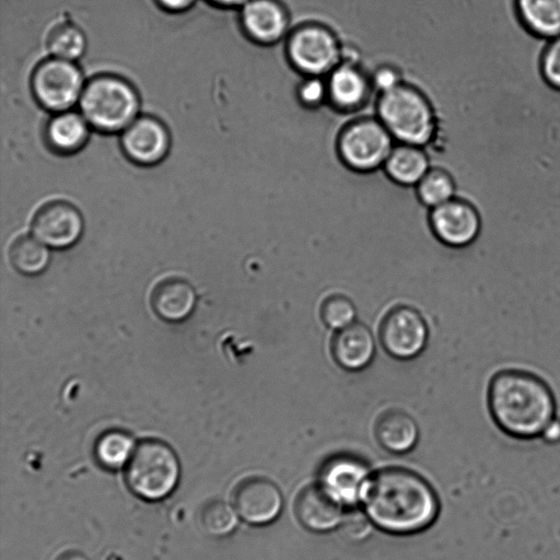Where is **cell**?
Instances as JSON below:
<instances>
[{"instance_id": "obj_32", "label": "cell", "mask_w": 560, "mask_h": 560, "mask_svg": "<svg viewBox=\"0 0 560 560\" xmlns=\"http://www.w3.org/2000/svg\"><path fill=\"white\" fill-rule=\"evenodd\" d=\"M541 71L546 81L560 90V37L551 39L541 59Z\"/></svg>"}, {"instance_id": "obj_36", "label": "cell", "mask_w": 560, "mask_h": 560, "mask_svg": "<svg viewBox=\"0 0 560 560\" xmlns=\"http://www.w3.org/2000/svg\"><path fill=\"white\" fill-rule=\"evenodd\" d=\"M57 560H89L88 557L77 550H69L60 555Z\"/></svg>"}, {"instance_id": "obj_9", "label": "cell", "mask_w": 560, "mask_h": 560, "mask_svg": "<svg viewBox=\"0 0 560 560\" xmlns=\"http://www.w3.org/2000/svg\"><path fill=\"white\" fill-rule=\"evenodd\" d=\"M380 339L394 358L408 360L422 352L428 340V327L421 314L410 306H396L383 318Z\"/></svg>"}, {"instance_id": "obj_37", "label": "cell", "mask_w": 560, "mask_h": 560, "mask_svg": "<svg viewBox=\"0 0 560 560\" xmlns=\"http://www.w3.org/2000/svg\"><path fill=\"white\" fill-rule=\"evenodd\" d=\"M213 3H217L222 7L228 8H241L243 4H245L248 0H211Z\"/></svg>"}, {"instance_id": "obj_13", "label": "cell", "mask_w": 560, "mask_h": 560, "mask_svg": "<svg viewBox=\"0 0 560 560\" xmlns=\"http://www.w3.org/2000/svg\"><path fill=\"white\" fill-rule=\"evenodd\" d=\"M233 503L244 521L253 525H266L280 515L283 499L272 481L262 477H252L236 486Z\"/></svg>"}, {"instance_id": "obj_23", "label": "cell", "mask_w": 560, "mask_h": 560, "mask_svg": "<svg viewBox=\"0 0 560 560\" xmlns=\"http://www.w3.org/2000/svg\"><path fill=\"white\" fill-rule=\"evenodd\" d=\"M523 24L535 35L551 40L560 37V0H514Z\"/></svg>"}, {"instance_id": "obj_28", "label": "cell", "mask_w": 560, "mask_h": 560, "mask_svg": "<svg viewBox=\"0 0 560 560\" xmlns=\"http://www.w3.org/2000/svg\"><path fill=\"white\" fill-rule=\"evenodd\" d=\"M200 523L208 534L224 536L236 527L237 517L229 503L222 500H211L201 509Z\"/></svg>"}, {"instance_id": "obj_24", "label": "cell", "mask_w": 560, "mask_h": 560, "mask_svg": "<svg viewBox=\"0 0 560 560\" xmlns=\"http://www.w3.org/2000/svg\"><path fill=\"white\" fill-rule=\"evenodd\" d=\"M135 448L133 439L129 433L108 430L97 438L94 456L100 466L115 470L128 464Z\"/></svg>"}, {"instance_id": "obj_31", "label": "cell", "mask_w": 560, "mask_h": 560, "mask_svg": "<svg viewBox=\"0 0 560 560\" xmlns=\"http://www.w3.org/2000/svg\"><path fill=\"white\" fill-rule=\"evenodd\" d=\"M340 530L347 539L360 541L368 537L371 532L370 517L362 511L352 509L343 514Z\"/></svg>"}, {"instance_id": "obj_33", "label": "cell", "mask_w": 560, "mask_h": 560, "mask_svg": "<svg viewBox=\"0 0 560 560\" xmlns=\"http://www.w3.org/2000/svg\"><path fill=\"white\" fill-rule=\"evenodd\" d=\"M373 89L380 94L402 83L399 72L390 66H382L371 75Z\"/></svg>"}, {"instance_id": "obj_7", "label": "cell", "mask_w": 560, "mask_h": 560, "mask_svg": "<svg viewBox=\"0 0 560 560\" xmlns=\"http://www.w3.org/2000/svg\"><path fill=\"white\" fill-rule=\"evenodd\" d=\"M396 141L375 117L355 119L337 138L340 161L350 170L369 173L383 165Z\"/></svg>"}, {"instance_id": "obj_10", "label": "cell", "mask_w": 560, "mask_h": 560, "mask_svg": "<svg viewBox=\"0 0 560 560\" xmlns=\"http://www.w3.org/2000/svg\"><path fill=\"white\" fill-rule=\"evenodd\" d=\"M429 222L436 238L451 247L470 245L482 230L479 211L459 197L431 209Z\"/></svg>"}, {"instance_id": "obj_26", "label": "cell", "mask_w": 560, "mask_h": 560, "mask_svg": "<svg viewBox=\"0 0 560 560\" xmlns=\"http://www.w3.org/2000/svg\"><path fill=\"white\" fill-rule=\"evenodd\" d=\"M12 266L23 275L43 272L49 264V250L44 243L32 236L18 237L10 247Z\"/></svg>"}, {"instance_id": "obj_1", "label": "cell", "mask_w": 560, "mask_h": 560, "mask_svg": "<svg viewBox=\"0 0 560 560\" xmlns=\"http://www.w3.org/2000/svg\"><path fill=\"white\" fill-rule=\"evenodd\" d=\"M362 501L370 520L393 534H412L429 527L439 502L431 486L418 474L399 467L370 477Z\"/></svg>"}, {"instance_id": "obj_20", "label": "cell", "mask_w": 560, "mask_h": 560, "mask_svg": "<svg viewBox=\"0 0 560 560\" xmlns=\"http://www.w3.org/2000/svg\"><path fill=\"white\" fill-rule=\"evenodd\" d=\"M430 168V160L423 147L398 142L383 165L386 176L404 187H415Z\"/></svg>"}, {"instance_id": "obj_25", "label": "cell", "mask_w": 560, "mask_h": 560, "mask_svg": "<svg viewBox=\"0 0 560 560\" xmlns=\"http://www.w3.org/2000/svg\"><path fill=\"white\" fill-rule=\"evenodd\" d=\"M415 188L420 202L430 209L457 197V184L453 174L441 167H431Z\"/></svg>"}, {"instance_id": "obj_3", "label": "cell", "mask_w": 560, "mask_h": 560, "mask_svg": "<svg viewBox=\"0 0 560 560\" xmlns=\"http://www.w3.org/2000/svg\"><path fill=\"white\" fill-rule=\"evenodd\" d=\"M376 118L398 143L424 148L436 132L438 119L431 102L405 82L378 94Z\"/></svg>"}, {"instance_id": "obj_4", "label": "cell", "mask_w": 560, "mask_h": 560, "mask_svg": "<svg viewBox=\"0 0 560 560\" xmlns=\"http://www.w3.org/2000/svg\"><path fill=\"white\" fill-rule=\"evenodd\" d=\"M80 110L89 125L103 132L122 131L138 116L139 96L125 79L102 74L83 88Z\"/></svg>"}, {"instance_id": "obj_17", "label": "cell", "mask_w": 560, "mask_h": 560, "mask_svg": "<svg viewBox=\"0 0 560 560\" xmlns=\"http://www.w3.org/2000/svg\"><path fill=\"white\" fill-rule=\"evenodd\" d=\"M300 523L306 528L324 533L340 525L342 504L319 483L303 488L294 505Z\"/></svg>"}, {"instance_id": "obj_22", "label": "cell", "mask_w": 560, "mask_h": 560, "mask_svg": "<svg viewBox=\"0 0 560 560\" xmlns=\"http://www.w3.org/2000/svg\"><path fill=\"white\" fill-rule=\"evenodd\" d=\"M375 438L388 452L402 454L411 451L419 438V429L411 416L401 410L383 413L375 423Z\"/></svg>"}, {"instance_id": "obj_18", "label": "cell", "mask_w": 560, "mask_h": 560, "mask_svg": "<svg viewBox=\"0 0 560 560\" xmlns=\"http://www.w3.org/2000/svg\"><path fill=\"white\" fill-rule=\"evenodd\" d=\"M331 352L342 369L351 372L361 371L374 358V338L364 324L354 322L336 332L331 341Z\"/></svg>"}, {"instance_id": "obj_29", "label": "cell", "mask_w": 560, "mask_h": 560, "mask_svg": "<svg viewBox=\"0 0 560 560\" xmlns=\"http://www.w3.org/2000/svg\"><path fill=\"white\" fill-rule=\"evenodd\" d=\"M320 317L327 327L338 331L355 322L357 310L347 296L332 294L323 302Z\"/></svg>"}, {"instance_id": "obj_8", "label": "cell", "mask_w": 560, "mask_h": 560, "mask_svg": "<svg viewBox=\"0 0 560 560\" xmlns=\"http://www.w3.org/2000/svg\"><path fill=\"white\" fill-rule=\"evenodd\" d=\"M83 77L73 61L52 57L42 61L32 77L36 101L56 113L69 110L80 101Z\"/></svg>"}, {"instance_id": "obj_14", "label": "cell", "mask_w": 560, "mask_h": 560, "mask_svg": "<svg viewBox=\"0 0 560 560\" xmlns=\"http://www.w3.org/2000/svg\"><path fill=\"white\" fill-rule=\"evenodd\" d=\"M171 138L165 125L152 116L137 117L121 135L124 153L140 165H153L167 154Z\"/></svg>"}, {"instance_id": "obj_30", "label": "cell", "mask_w": 560, "mask_h": 560, "mask_svg": "<svg viewBox=\"0 0 560 560\" xmlns=\"http://www.w3.org/2000/svg\"><path fill=\"white\" fill-rule=\"evenodd\" d=\"M296 97L307 109H315L328 103L326 77L306 75L298 84Z\"/></svg>"}, {"instance_id": "obj_34", "label": "cell", "mask_w": 560, "mask_h": 560, "mask_svg": "<svg viewBox=\"0 0 560 560\" xmlns=\"http://www.w3.org/2000/svg\"><path fill=\"white\" fill-rule=\"evenodd\" d=\"M542 439L548 443L560 442V419L555 418L541 433Z\"/></svg>"}, {"instance_id": "obj_35", "label": "cell", "mask_w": 560, "mask_h": 560, "mask_svg": "<svg viewBox=\"0 0 560 560\" xmlns=\"http://www.w3.org/2000/svg\"><path fill=\"white\" fill-rule=\"evenodd\" d=\"M159 3L171 11H182L191 5L194 0H158Z\"/></svg>"}, {"instance_id": "obj_12", "label": "cell", "mask_w": 560, "mask_h": 560, "mask_svg": "<svg viewBox=\"0 0 560 560\" xmlns=\"http://www.w3.org/2000/svg\"><path fill=\"white\" fill-rule=\"evenodd\" d=\"M240 22L254 43L272 46L288 37L290 13L281 0H248L241 7Z\"/></svg>"}, {"instance_id": "obj_5", "label": "cell", "mask_w": 560, "mask_h": 560, "mask_svg": "<svg viewBox=\"0 0 560 560\" xmlns=\"http://www.w3.org/2000/svg\"><path fill=\"white\" fill-rule=\"evenodd\" d=\"M180 465L175 451L165 442L154 439L141 441L129 459L125 480L128 488L147 501L168 497L176 488Z\"/></svg>"}, {"instance_id": "obj_2", "label": "cell", "mask_w": 560, "mask_h": 560, "mask_svg": "<svg viewBox=\"0 0 560 560\" xmlns=\"http://www.w3.org/2000/svg\"><path fill=\"white\" fill-rule=\"evenodd\" d=\"M488 407L494 423L518 439L541 435L556 418L552 390L537 375L504 370L495 373L488 388Z\"/></svg>"}, {"instance_id": "obj_19", "label": "cell", "mask_w": 560, "mask_h": 560, "mask_svg": "<svg viewBox=\"0 0 560 560\" xmlns=\"http://www.w3.org/2000/svg\"><path fill=\"white\" fill-rule=\"evenodd\" d=\"M151 305L162 319L171 323L182 322L192 313L196 306V293L185 280L165 279L153 289Z\"/></svg>"}, {"instance_id": "obj_6", "label": "cell", "mask_w": 560, "mask_h": 560, "mask_svg": "<svg viewBox=\"0 0 560 560\" xmlns=\"http://www.w3.org/2000/svg\"><path fill=\"white\" fill-rule=\"evenodd\" d=\"M285 40L288 60L303 77H326L345 57L338 37L320 23H303Z\"/></svg>"}, {"instance_id": "obj_27", "label": "cell", "mask_w": 560, "mask_h": 560, "mask_svg": "<svg viewBox=\"0 0 560 560\" xmlns=\"http://www.w3.org/2000/svg\"><path fill=\"white\" fill-rule=\"evenodd\" d=\"M47 47L52 57L74 61L80 58L86 47L85 36L72 24H60L47 36Z\"/></svg>"}, {"instance_id": "obj_15", "label": "cell", "mask_w": 560, "mask_h": 560, "mask_svg": "<svg viewBox=\"0 0 560 560\" xmlns=\"http://www.w3.org/2000/svg\"><path fill=\"white\" fill-rule=\"evenodd\" d=\"M365 463L352 455H336L327 459L319 471V485L343 504L362 499L370 479Z\"/></svg>"}, {"instance_id": "obj_16", "label": "cell", "mask_w": 560, "mask_h": 560, "mask_svg": "<svg viewBox=\"0 0 560 560\" xmlns=\"http://www.w3.org/2000/svg\"><path fill=\"white\" fill-rule=\"evenodd\" d=\"M328 103L341 113L362 108L374 90L371 75L353 60L345 58L326 75Z\"/></svg>"}, {"instance_id": "obj_11", "label": "cell", "mask_w": 560, "mask_h": 560, "mask_svg": "<svg viewBox=\"0 0 560 560\" xmlns=\"http://www.w3.org/2000/svg\"><path fill=\"white\" fill-rule=\"evenodd\" d=\"M83 226L80 211L61 200L44 205L32 221L34 236L54 248H67L75 244L82 235Z\"/></svg>"}, {"instance_id": "obj_21", "label": "cell", "mask_w": 560, "mask_h": 560, "mask_svg": "<svg viewBox=\"0 0 560 560\" xmlns=\"http://www.w3.org/2000/svg\"><path fill=\"white\" fill-rule=\"evenodd\" d=\"M90 127L81 113L59 112L46 126V141L55 152L71 154L86 143Z\"/></svg>"}]
</instances>
